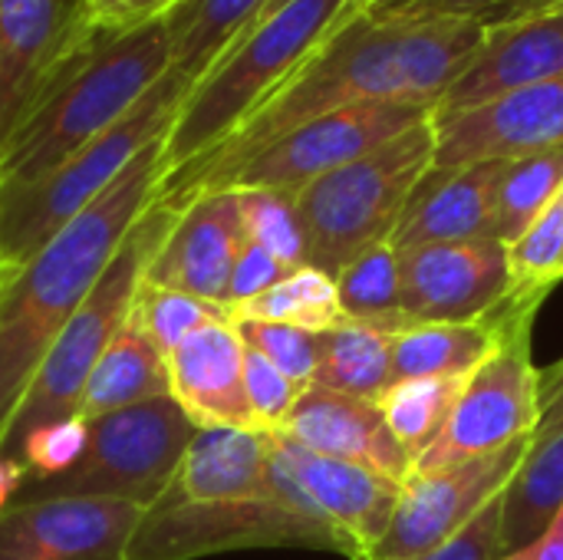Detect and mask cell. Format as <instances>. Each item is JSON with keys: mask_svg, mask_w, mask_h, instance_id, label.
<instances>
[{"mask_svg": "<svg viewBox=\"0 0 563 560\" xmlns=\"http://www.w3.org/2000/svg\"><path fill=\"white\" fill-rule=\"evenodd\" d=\"M563 508V432L531 439L501 492V558L538 541Z\"/></svg>", "mask_w": 563, "mask_h": 560, "instance_id": "cell-25", "label": "cell"}, {"mask_svg": "<svg viewBox=\"0 0 563 560\" xmlns=\"http://www.w3.org/2000/svg\"><path fill=\"white\" fill-rule=\"evenodd\" d=\"M271 446L307 502L346 541L350 560L369 558L389 531L402 488L360 465L317 455L280 432H271Z\"/></svg>", "mask_w": 563, "mask_h": 560, "instance_id": "cell-19", "label": "cell"}, {"mask_svg": "<svg viewBox=\"0 0 563 560\" xmlns=\"http://www.w3.org/2000/svg\"><path fill=\"white\" fill-rule=\"evenodd\" d=\"M168 396V366L165 356L125 320L122 330L109 340L96 360L86 389L79 396V419L96 422L109 413L139 406L145 399Z\"/></svg>", "mask_w": 563, "mask_h": 560, "instance_id": "cell-24", "label": "cell"}, {"mask_svg": "<svg viewBox=\"0 0 563 560\" xmlns=\"http://www.w3.org/2000/svg\"><path fill=\"white\" fill-rule=\"evenodd\" d=\"M505 172V158L472 162L462 168H429L389 238L393 251L406 254L426 244L488 241L495 231V205Z\"/></svg>", "mask_w": 563, "mask_h": 560, "instance_id": "cell-22", "label": "cell"}, {"mask_svg": "<svg viewBox=\"0 0 563 560\" xmlns=\"http://www.w3.org/2000/svg\"><path fill=\"white\" fill-rule=\"evenodd\" d=\"M267 0H181L165 13L172 33V66L191 86L221 53L257 20Z\"/></svg>", "mask_w": 563, "mask_h": 560, "instance_id": "cell-28", "label": "cell"}, {"mask_svg": "<svg viewBox=\"0 0 563 560\" xmlns=\"http://www.w3.org/2000/svg\"><path fill=\"white\" fill-rule=\"evenodd\" d=\"M86 436H89V422H82L79 416L56 422V426H43L20 442V449L13 452V462L23 465L30 485L49 482L79 462L86 449Z\"/></svg>", "mask_w": 563, "mask_h": 560, "instance_id": "cell-36", "label": "cell"}, {"mask_svg": "<svg viewBox=\"0 0 563 560\" xmlns=\"http://www.w3.org/2000/svg\"><path fill=\"white\" fill-rule=\"evenodd\" d=\"M191 83L168 69L115 125L86 142L49 175L0 188V274L30 261L63 224L99 198L155 139H165Z\"/></svg>", "mask_w": 563, "mask_h": 560, "instance_id": "cell-6", "label": "cell"}, {"mask_svg": "<svg viewBox=\"0 0 563 560\" xmlns=\"http://www.w3.org/2000/svg\"><path fill=\"white\" fill-rule=\"evenodd\" d=\"M501 558V495L492 498L455 538L412 560H498Z\"/></svg>", "mask_w": 563, "mask_h": 560, "instance_id": "cell-39", "label": "cell"}, {"mask_svg": "<svg viewBox=\"0 0 563 560\" xmlns=\"http://www.w3.org/2000/svg\"><path fill=\"white\" fill-rule=\"evenodd\" d=\"M125 320L162 356H168L185 337H191L205 323H211V320H231V317H228V307H221V304H208V300H198L191 294L148 284L142 277L139 287H135V294H132V304H129V317Z\"/></svg>", "mask_w": 563, "mask_h": 560, "instance_id": "cell-33", "label": "cell"}, {"mask_svg": "<svg viewBox=\"0 0 563 560\" xmlns=\"http://www.w3.org/2000/svg\"><path fill=\"white\" fill-rule=\"evenodd\" d=\"M376 0H290L254 23L188 89L165 135V182L228 142L277 89H284L353 17Z\"/></svg>", "mask_w": 563, "mask_h": 560, "instance_id": "cell-4", "label": "cell"}, {"mask_svg": "<svg viewBox=\"0 0 563 560\" xmlns=\"http://www.w3.org/2000/svg\"><path fill=\"white\" fill-rule=\"evenodd\" d=\"M172 66L165 17L99 23L0 142V188H20L115 125Z\"/></svg>", "mask_w": 563, "mask_h": 560, "instance_id": "cell-3", "label": "cell"}, {"mask_svg": "<svg viewBox=\"0 0 563 560\" xmlns=\"http://www.w3.org/2000/svg\"><path fill=\"white\" fill-rule=\"evenodd\" d=\"M563 76V0L492 20L482 50L435 102L432 119L485 106L505 92Z\"/></svg>", "mask_w": 563, "mask_h": 560, "instance_id": "cell-18", "label": "cell"}, {"mask_svg": "<svg viewBox=\"0 0 563 560\" xmlns=\"http://www.w3.org/2000/svg\"><path fill=\"white\" fill-rule=\"evenodd\" d=\"M531 439H518L492 455L468 459L426 479H409L383 541L366 560H412L455 538L492 498H498L528 455Z\"/></svg>", "mask_w": 563, "mask_h": 560, "instance_id": "cell-12", "label": "cell"}, {"mask_svg": "<svg viewBox=\"0 0 563 560\" xmlns=\"http://www.w3.org/2000/svg\"><path fill=\"white\" fill-rule=\"evenodd\" d=\"M563 432V360L541 373V419L531 439Z\"/></svg>", "mask_w": 563, "mask_h": 560, "instance_id": "cell-42", "label": "cell"}, {"mask_svg": "<svg viewBox=\"0 0 563 560\" xmlns=\"http://www.w3.org/2000/svg\"><path fill=\"white\" fill-rule=\"evenodd\" d=\"M244 340L231 320H211L168 356V396L195 429L261 432L244 389Z\"/></svg>", "mask_w": 563, "mask_h": 560, "instance_id": "cell-21", "label": "cell"}, {"mask_svg": "<svg viewBox=\"0 0 563 560\" xmlns=\"http://www.w3.org/2000/svg\"><path fill=\"white\" fill-rule=\"evenodd\" d=\"M228 317L231 323H287L310 333L333 330L346 320L336 281L317 267H297L264 294L228 307Z\"/></svg>", "mask_w": 563, "mask_h": 560, "instance_id": "cell-29", "label": "cell"}, {"mask_svg": "<svg viewBox=\"0 0 563 560\" xmlns=\"http://www.w3.org/2000/svg\"><path fill=\"white\" fill-rule=\"evenodd\" d=\"M498 560H563V508L561 515L554 518V525L531 545H525L515 554H505Z\"/></svg>", "mask_w": 563, "mask_h": 560, "instance_id": "cell-43", "label": "cell"}, {"mask_svg": "<svg viewBox=\"0 0 563 560\" xmlns=\"http://www.w3.org/2000/svg\"><path fill=\"white\" fill-rule=\"evenodd\" d=\"M244 347L271 360L297 386H313L317 373V333L287 323H234Z\"/></svg>", "mask_w": 563, "mask_h": 560, "instance_id": "cell-37", "label": "cell"}, {"mask_svg": "<svg viewBox=\"0 0 563 560\" xmlns=\"http://www.w3.org/2000/svg\"><path fill=\"white\" fill-rule=\"evenodd\" d=\"M313 386L376 403L393 386V333L353 320L317 333Z\"/></svg>", "mask_w": 563, "mask_h": 560, "instance_id": "cell-27", "label": "cell"}, {"mask_svg": "<svg viewBox=\"0 0 563 560\" xmlns=\"http://www.w3.org/2000/svg\"><path fill=\"white\" fill-rule=\"evenodd\" d=\"M548 3H561V0H525V3H521V7H518L511 17H518V13H528V10H538V7H548ZM505 20H508V17H505Z\"/></svg>", "mask_w": 563, "mask_h": 560, "instance_id": "cell-49", "label": "cell"}, {"mask_svg": "<svg viewBox=\"0 0 563 560\" xmlns=\"http://www.w3.org/2000/svg\"><path fill=\"white\" fill-rule=\"evenodd\" d=\"M508 267H511V297L538 300L563 281V198L558 195L551 208L525 231L518 244L508 248Z\"/></svg>", "mask_w": 563, "mask_h": 560, "instance_id": "cell-34", "label": "cell"}, {"mask_svg": "<svg viewBox=\"0 0 563 560\" xmlns=\"http://www.w3.org/2000/svg\"><path fill=\"white\" fill-rule=\"evenodd\" d=\"M162 149L165 139L145 145L30 261L0 274V449L46 350L92 294L135 221L158 198L165 178Z\"/></svg>", "mask_w": 563, "mask_h": 560, "instance_id": "cell-2", "label": "cell"}, {"mask_svg": "<svg viewBox=\"0 0 563 560\" xmlns=\"http://www.w3.org/2000/svg\"><path fill=\"white\" fill-rule=\"evenodd\" d=\"M290 271L274 257L267 254L261 244L254 241H244L241 248V257L231 271V284H228V297H224V307H234V304H244L257 294H264L267 287H274L277 281H284Z\"/></svg>", "mask_w": 563, "mask_h": 560, "instance_id": "cell-40", "label": "cell"}, {"mask_svg": "<svg viewBox=\"0 0 563 560\" xmlns=\"http://www.w3.org/2000/svg\"><path fill=\"white\" fill-rule=\"evenodd\" d=\"M426 119H432V109L416 106V102L346 106V109L317 116V119L290 129L287 135H280L277 142H271L267 149H261L257 155H251L238 168L198 185L185 198L201 195V191H284V195H297L300 188L323 178L327 172H336V168L369 155L373 149L386 145L389 139L402 135L406 129H412Z\"/></svg>", "mask_w": 563, "mask_h": 560, "instance_id": "cell-11", "label": "cell"}, {"mask_svg": "<svg viewBox=\"0 0 563 560\" xmlns=\"http://www.w3.org/2000/svg\"><path fill=\"white\" fill-rule=\"evenodd\" d=\"M561 198H563V188H561Z\"/></svg>", "mask_w": 563, "mask_h": 560, "instance_id": "cell-50", "label": "cell"}, {"mask_svg": "<svg viewBox=\"0 0 563 560\" xmlns=\"http://www.w3.org/2000/svg\"><path fill=\"white\" fill-rule=\"evenodd\" d=\"M244 389L261 432H277L294 413L297 399L303 396V386L287 380L271 360H264L251 347L244 353Z\"/></svg>", "mask_w": 563, "mask_h": 560, "instance_id": "cell-38", "label": "cell"}, {"mask_svg": "<svg viewBox=\"0 0 563 560\" xmlns=\"http://www.w3.org/2000/svg\"><path fill=\"white\" fill-rule=\"evenodd\" d=\"M501 343L485 317L459 323H416L393 337V383L472 376Z\"/></svg>", "mask_w": 563, "mask_h": 560, "instance_id": "cell-26", "label": "cell"}, {"mask_svg": "<svg viewBox=\"0 0 563 560\" xmlns=\"http://www.w3.org/2000/svg\"><path fill=\"white\" fill-rule=\"evenodd\" d=\"M175 215H178V205L155 198L148 211L135 221V228L122 241L119 254L112 257L99 284L92 287V294L82 300V307L73 314V320L59 330V337L46 350L30 389L23 393L10 419L0 455L13 459V452L30 432L66 422L79 413V396L86 389V380L96 360L102 356V350L109 347V340L122 330L132 294L145 274V264L162 244Z\"/></svg>", "mask_w": 563, "mask_h": 560, "instance_id": "cell-8", "label": "cell"}, {"mask_svg": "<svg viewBox=\"0 0 563 560\" xmlns=\"http://www.w3.org/2000/svg\"><path fill=\"white\" fill-rule=\"evenodd\" d=\"M563 188V145L534 152L525 158H511L498 188L495 205V231L492 238L505 248L518 244L525 231L551 208Z\"/></svg>", "mask_w": 563, "mask_h": 560, "instance_id": "cell-31", "label": "cell"}, {"mask_svg": "<svg viewBox=\"0 0 563 560\" xmlns=\"http://www.w3.org/2000/svg\"><path fill=\"white\" fill-rule=\"evenodd\" d=\"M336 294L343 317L383 333L409 330V317L402 310V277H399V254L389 241L363 251L336 274Z\"/></svg>", "mask_w": 563, "mask_h": 560, "instance_id": "cell-30", "label": "cell"}, {"mask_svg": "<svg viewBox=\"0 0 563 560\" xmlns=\"http://www.w3.org/2000/svg\"><path fill=\"white\" fill-rule=\"evenodd\" d=\"M432 168H462L488 158H525L563 145V76L505 92L485 106L432 119Z\"/></svg>", "mask_w": 563, "mask_h": 560, "instance_id": "cell-16", "label": "cell"}, {"mask_svg": "<svg viewBox=\"0 0 563 560\" xmlns=\"http://www.w3.org/2000/svg\"><path fill=\"white\" fill-rule=\"evenodd\" d=\"M96 26L89 0H0V142Z\"/></svg>", "mask_w": 563, "mask_h": 560, "instance_id": "cell-13", "label": "cell"}, {"mask_svg": "<svg viewBox=\"0 0 563 560\" xmlns=\"http://www.w3.org/2000/svg\"><path fill=\"white\" fill-rule=\"evenodd\" d=\"M181 0H139L129 13L125 23H139V20H152V17H165L168 10H175Z\"/></svg>", "mask_w": 563, "mask_h": 560, "instance_id": "cell-46", "label": "cell"}, {"mask_svg": "<svg viewBox=\"0 0 563 560\" xmlns=\"http://www.w3.org/2000/svg\"><path fill=\"white\" fill-rule=\"evenodd\" d=\"M538 300L505 294L485 314L498 327V350L465 380L442 432L412 462V479L435 475L478 455H492L518 439H531L541 419V370L531 360V327Z\"/></svg>", "mask_w": 563, "mask_h": 560, "instance_id": "cell-9", "label": "cell"}, {"mask_svg": "<svg viewBox=\"0 0 563 560\" xmlns=\"http://www.w3.org/2000/svg\"><path fill=\"white\" fill-rule=\"evenodd\" d=\"M198 429L175 406L172 396L145 399L139 406L109 413L89 422L79 462L40 485L23 482L13 502L33 498H122L152 508L168 488L191 436Z\"/></svg>", "mask_w": 563, "mask_h": 560, "instance_id": "cell-10", "label": "cell"}, {"mask_svg": "<svg viewBox=\"0 0 563 560\" xmlns=\"http://www.w3.org/2000/svg\"><path fill=\"white\" fill-rule=\"evenodd\" d=\"M406 3H412V0H376L373 10H376V13H396V10H402Z\"/></svg>", "mask_w": 563, "mask_h": 560, "instance_id": "cell-48", "label": "cell"}, {"mask_svg": "<svg viewBox=\"0 0 563 560\" xmlns=\"http://www.w3.org/2000/svg\"><path fill=\"white\" fill-rule=\"evenodd\" d=\"M135 3L139 0H89L96 23H106V26H122Z\"/></svg>", "mask_w": 563, "mask_h": 560, "instance_id": "cell-45", "label": "cell"}, {"mask_svg": "<svg viewBox=\"0 0 563 560\" xmlns=\"http://www.w3.org/2000/svg\"><path fill=\"white\" fill-rule=\"evenodd\" d=\"M238 195H241L247 241L274 254L290 274L297 267H307V248L294 211V195L284 191H238Z\"/></svg>", "mask_w": 563, "mask_h": 560, "instance_id": "cell-35", "label": "cell"}, {"mask_svg": "<svg viewBox=\"0 0 563 560\" xmlns=\"http://www.w3.org/2000/svg\"><path fill=\"white\" fill-rule=\"evenodd\" d=\"M23 482H26L23 465L7 459V455H0V512H7L13 505V498L20 495Z\"/></svg>", "mask_w": 563, "mask_h": 560, "instance_id": "cell-44", "label": "cell"}, {"mask_svg": "<svg viewBox=\"0 0 563 560\" xmlns=\"http://www.w3.org/2000/svg\"><path fill=\"white\" fill-rule=\"evenodd\" d=\"M468 376H442V380H399L379 399V413L393 436L406 446L412 462L432 446L442 432L455 399L462 396Z\"/></svg>", "mask_w": 563, "mask_h": 560, "instance_id": "cell-32", "label": "cell"}, {"mask_svg": "<svg viewBox=\"0 0 563 560\" xmlns=\"http://www.w3.org/2000/svg\"><path fill=\"white\" fill-rule=\"evenodd\" d=\"M244 548H317L350 558L346 541L307 502L274 446L267 462V495L211 505L158 495V502L145 508L125 560H198Z\"/></svg>", "mask_w": 563, "mask_h": 560, "instance_id": "cell-7", "label": "cell"}, {"mask_svg": "<svg viewBox=\"0 0 563 560\" xmlns=\"http://www.w3.org/2000/svg\"><path fill=\"white\" fill-rule=\"evenodd\" d=\"M287 3H290V0H267V3L261 7V13H257V20H254V23H261V20L274 17V13H277V10H284ZM254 23H251V26H254ZM251 26H247V30H251ZM238 40H241V36H238ZM238 40H234V43H238Z\"/></svg>", "mask_w": 563, "mask_h": 560, "instance_id": "cell-47", "label": "cell"}, {"mask_svg": "<svg viewBox=\"0 0 563 560\" xmlns=\"http://www.w3.org/2000/svg\"><path fill=\"white\" fill-rule=\"evenodd\" d=\"M402 310L409 323L478 320L511 287L508 248L501 241L426 244L399 254Z\"/></svg>", "mask_w": 563, "mask_h": 560, "instance_id": "cell-15", "label": "cell"}, {"mask_svg": "<svg viewBox=\"0 0 563 560\" xmlns=\"http://www.w3.org/2000/svg\"><path fill=\"white\" fill-rule=\"evenodd\" d=\"M432 162L435 125L426 119L369 155L300 188L294 211L303 231L307 267L336 281L353 257L389 241Z\"/></svg>", "mask_w": 563, "mask_h": 560, "instance_id": "cell-5", "label": "cell"}, {"mask_svg": "<svg viewBox=\"0 0 563 560\" xmlns=\"http://www.w3.org/2000/svg\"><path fill=\"white\" fill-rule=\"evenodd\" d=\"M271 432L198 429L162 495L211 505L267 495Z\"/></svg>", "mask_w": 563, "mask_h": 560, "instance_id": "cell-23", "label": "cell"}, {"mask_svg": "<svg viewBox=\"0 0 563 560\" xmlns=\"http://www.w3.org/2000/svg\"><path fill=\"white\" fill-rule=\"evenodd\" d=\"M247 241L238 191H201L178 205L172 228L145 264V281L208 304L228 297L231 271Z\"/></svg>", "mask_w": 563, "mask_h": 560, "instance_id": "cell-17", "label": "cell"}, {"mask_svg": "<svg viewBox=\"0 0 563 560\" xmlns=\"http://www.w3.org/2000/svg\"><path fill=\"white\" fill-rule=\"evenodd\" d=\"M488 33L482 17H353L284 89H277L228 142L208 158L158 188L178 205L198 185L238 168L290 129L360 102H416L435 109L445 89L465 73Z\"/></svg>", "mask_w": 563, "mask_h": 560, "instance_id": "cell-1", "label": "cell"}, {"mask_svg": "<svg viewBox=\"0 0 563 560\" xmlns=\"http://www.w3.org/2000/svg\"><path fill=\"white\" fill-rule=\"evenodd\" d=\"M525 0H412L396 13L406 17H482L485 23L511 17Z\"/></svg>", "mask_w": 563, "mask_h": 560, "instance_id": "cell-41", "label": "cell"}, {"mask_svg": "<svg viewBox=\"0 0 563 560\" xmlns=\"http://www.w3.org/2000/svg\"><path fill=\"white\" fill-rule=\"evenodd\" d=\"M277 432L317 455L350 462L379 479H389L399 488L412 479V455L393 436L379 406L369 399L307 386Z\"/></svg>", "mask_w": 563, "mask_h": 560, "instance_id": "cell-20", "label": "cell"}, {"mask_svg": "<svg viewBox=\"0 0 563 560\" xmlns=\"http://www.w3.org/2000/svg\"><path fill=\"white\" fill-rule=\"evenodd\" d=\"M145 508L122 498H33L0 512V560H125Z\"/></svg>", "mask_w": 563, "mask_h": 560, "instance_id": "cell-14", "label": "cell"}]
</instances>
